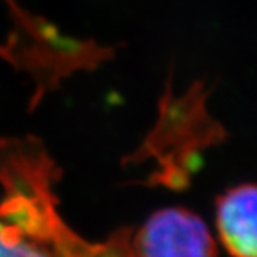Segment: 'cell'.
Segmentation results:
<instances>
[{
  "label": "cell",
  "instance_id": "obj_3",
  "mask_svg": "<svg viewBox=\"0 0 257 257\" xmlns=\"http://www.w3.org/2000/svg\"><path fill=\"white\" fill-rule=\"evenodd\" d=\"M217 228L232 257H255L254 185H240L217 200Z\"/></svg>",
  "mask_w": 257,
  "mask_h": 257
},
{
  "label": "cell",
  "instance_id": "obj_1",
  "mask_svg": "<svg viewBox=\"0 0 257 257\" xmlns=\"http://www.w3.org/2000/svg\"><path fill=\"white\" fill-rule=\"evenodd\" d=\"M58 177L39 140H0V257H134L131 229L95 245L65 225L53 192Z\"/></svg>",
  "mask_w": 257,
  "mask_h": 257
},
{
  "label": "cell",
  "instance_id": "obj_2",
  "mask_svg": "<svg viewBox=\"0 0 257 257\" xmlns=\"http://www.w3.org/2000/svg\"><path fill=\"white\" fill-rule=\"evenodd\" d=\"M134 257H215L214 238L198 215L168 208L155 212L131 237Z\"/></svg>",
  "mask_w": 257,
  "mask_h": 257
}]
</instances>
